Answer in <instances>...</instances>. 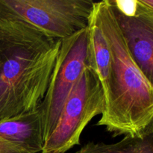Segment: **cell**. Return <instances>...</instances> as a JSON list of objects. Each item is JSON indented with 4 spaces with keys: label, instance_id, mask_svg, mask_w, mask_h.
<instances>
[{
    "label": "cell",
    "instance_id": "obj_11",
    "mask_svg": "<svg viewBox=\"0 0 153 153\" xmlns=\"http://www.w3.org/2000/svg\"><path fill=\"white\" fill-rule=\"evenodd\" d=\"M143 4L153 10V0H141Z\"/></svg>",
    "mask_w": 153,
    "mask_h": 153
},
{
    "label": "cell",
    "instance_id": "obj_8",
    "mask_svg": "<svg viewBox=\"0 0 153 153\" xmlns=\"http://www.w3.org/2000/svg\"><path fill=\"white\" fill-rule=\"evenodd\" d=\"M88 29L91 55L90 67L97 73L105 94L107 91L110 81L111 55L108 40L94 9L90 19Z\"/></svg>",
    "mask_w": 153,
    "mask_h": 153
},
{
    "label": "cell",
    "instance_id": "obj_1",
    "mask_svg": "<svg viewBox=\"0 0 153 153\" xmlns=\"http://www.w3.org/2000/svg\"><path fill=\"white\" fill-rule=\"evenodd\" d=\"M61 43L25 21L0 16V123L39 107Z\"/></svg>",
    "mask_w": 153,
    "mask_h": 153
},
{
    "label": "cell",
    "instance_id": "obj_3",
    "mask_svg": "<svg viewBox=\"0 0 153 153\" xmlns=\"http://www.w3.org/2000/svg\"><path fill=\"white\" fill-rule=\"evenodd\" d=\"M104 92L97 73L89 66L69 95L56 127L40 153H66L80 143L85 127L104 110Z\"/></svg>",
    "mask_w": 153,
    "mask_h": 153
},
{
    "label": "cell",
    "instance_id": "obj_2",
    "mask_svg": "<svg viewBox=\"0 0 153 153\" xmlns=\"http://www.w3.org/2000/svg\"><path fill=\"white\" fill-rule=\"evenodd\" d=\"M94 9L111 55L104 110L97 125L114 136L137 134L153 121V88L130 55L110 0L95 2Z\"/></svg>",
    "mask_w": 153,
    "mask_h": 153
},
{
    "label": "cell",
    "instance_id": "obj_5",
    "mask_svg": "<svg viewBox=\"0 0 153 153\" xmlns=\"http://www.w3.org/2000/svg\"><path fill=\"white\" fill-rule=\"evenodd\" d=\"M90 60L88 27L61 40L47 91L38 107L44 142L56 127L64 104L85 67H90Z\"/></svg>",
    "mask_w": 153,
    "mask_h": 153
},
{
    "label": "cell",
    "instance_id": "obj_7",
    "mask_svg": "<svg viewBox=\"0 0 153 153\" xmlns=\"http://www.w3.org/2000/svg\"><path fill=\"white\" fill-rule=\"evenodd\" d=\"M0 137L30 153H40L44 144L39 108L0 123Z\"/></svg>",
    "mask_w": 153,
    "mask_h": 153
},
{
    "label": "cell",
    "instance_id": "obj_4",
    "mask_svg": "<svg viewBox=\"0 0 153 153\" xmlns=\"http://www.w3.org/2000/svg\"><path fill=\"white\" fill-rule=\"evenodd\" d=\"M92 0H0V16L23 20L55 39L88 27Z\"/></svg>",
    "mask_w": 153,
    "mask_h": 153
},
{
    "label": "cell",
    "instance_id": "obj_6",
    "mask_svg": "<svg viewBox=\"0 0 153 153\" xmlns=\"http://www.w3.org/2000/svg\"><path fill=\"white\" fill-rule=\"evenodd\" d=\"M131 58L153 88V10L141 0H110Z\"/></svg>",
    "mask_w": 153,
    "mask_h": 153
},
{
    "label": "cell",
    "instance_id": "obj_10",
    "mask_svg": "<svg viewBox=\"0 0 153 153\" xmlns=\"http://www.w3.org/2000/svg\"><path fill=\"white\" fill-rule=\"evenodd\" d=\"M0 153H30L18 145L0 137Z\"/></svg>",
    "mask_w": 153,
    "mask_h": 153
},
{
    "label": "cell",
    "instance_id": "obj_9",
    "mask_svg": "<svg viewBox=\"0 0 153 153\" xmlns=\"http://www.w3.org/2000/svg\"><path fill=\"white\" fill-rule=\"evenodd\" d=\"M75 153H153V121L139 134L114 143L88 142Z\"/></svg>",
    "mask_w": 153,
    "mask_h": 153
}]
</instances>
